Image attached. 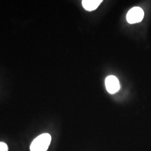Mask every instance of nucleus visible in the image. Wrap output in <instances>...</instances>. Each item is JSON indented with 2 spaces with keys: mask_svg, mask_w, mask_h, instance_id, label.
Returning a JSON list of instances; mask_svg holds the SVG:
<instances>
[{
  "mask_svg": "<svg viewBox=\"0 0 151 151\" xmlns=\"http://www.w3.org/2000/svg\"><path fill=\"white\" fill-rule=\"evenodd\" d=\"M0 151H8V146L4 142H0Z\"/></svg>",
  "mask_w": 151,
  "mask_h": 151,
  "instance_id": "5",
  "label": "nucleus"
},
{
  "mask_svg": "<svg viewBox=\"0 0 151 151\" xmlns=\"http://www.w3.org/2000/svg\"><path fill=\"white\" fill-rule=\"evenodd\" d=\"M101 2V0H83L82 1V5L86 10L92 11L95 10Z\"/></svg>",
  "mask_w": 151,
  "mask_h": 151,
  "instance_id": "4",
  "label": "nucleus"
},
{
  "mask_svg": "<svg viewBox=\"0 0 151 151\" xmlns=\"http://www.w3.org/2000/svg\"><path fill=\"white\" fill-rule=\"evenodd\" d=\"M106 88L110 94L116 93L120 90V83L115 76H109L105 80Z\"/></svg>",
  "mask_w": 151,
  "mask_h": 151,
  "instance_id": "3",
  "label": "nucleus"
},
{
  "mask_svg": "<svg viewBox=\"0 0 151 151\" xmlns=\"http://www.w3.org/2000/svg\"><path fill=\"white\" fill-rule=\"evenodd\" d=\"M144 17V12L140 7H134L128 11L127 20L130 24L140 22Z\"/></svg>",
  "mask_w": 151,
  "mask_h": 151,
  "instance_id": "2",
  "label": "nucleus"
},
{
  "mask_svg": "<svg viewBox=\"0 0 151 151\" xmlns=\"http://www.w3.org/2000/svg\"><path fill=\"white\" fill-rule=\"evenodd\" d=\"M51 142V136L48 133L42 134L35 138L31 143L30 151H47Z\"/></svg>",
  "mask_w": 151,
  "mask_h": 151,
  "instance_id": "1",
  "label": "nucleus"
}]
</instances>
